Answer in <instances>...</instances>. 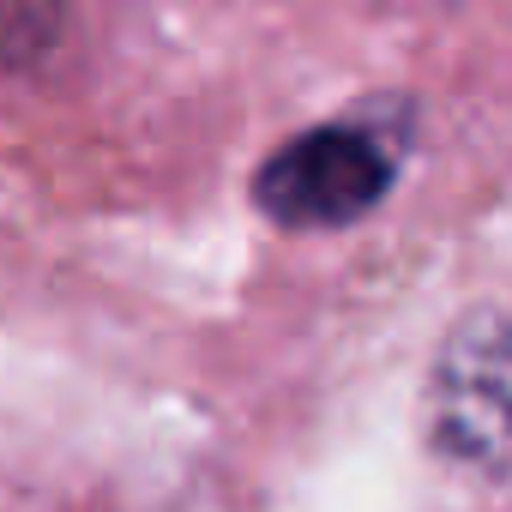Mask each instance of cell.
<instances>
[{
    "label": "cell",
    "instance_id": "cell-1",
    "mask_svg": "<svg viewBox=\"0 0 512 512\" xmlns=\"http://www.w3.org/2000/svg\"><path fill=\"white\" fill-rule=\"evenodd\" d=\"M392 187V151L368 127H314L266 157L253 205L284 229H338L368 217Z\"/></svg>",
    "mask_w": 512,
    "mask_h": 512
},
{
    "label": "cell",
    "instance_id": "cell-2",
    "mask_svg": "<svg viewBox=\"0 0 512 512\" xmlns=\"http://www.w3.org/2000/svg\"><path fill=\"white\" fill-rule=\"evenodd\" d=\"M434 446L482 476H512V320L476 314L440 350Z\"/></svg>",
    "mask_w": 512,
    "mask_h": 512
}]
</instances>
